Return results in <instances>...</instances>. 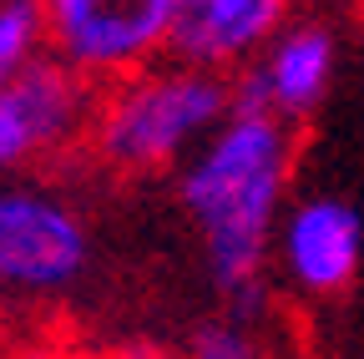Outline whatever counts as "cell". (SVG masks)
<instances>
[{"mask_svg": "<svg viewBox=\"0 0 364 359\" xmlns=\"http://www.w3.org/2000/svg\"><path fill=\"white\" fill-rule=\"evenodd\" d=\"M289 6L294 0H177L172 61L238 76L289 26Z\"/></svg>", "mask_w": 364, "mask_h": 359, "instance_id": "obj_7", "label": "cell"}, {"mask_svg": "<svg viewBox=\"0 0 364 359\" xmlns=\"http://www.w3.org/2000/svg\"><path fill=\"white\" fill-rule=\"evenodd\" d=\"M41 11L51 56L97 92L172 56L177 0H41Z\"/></svg>", "mask_w": 364, "mask_h": 359, "instance_id": "obj_3", "label": "cell"}, {"mask_svg": "<svg viewBox=\"0 0 364 359\" xmlns=\"http://www.w3.org/2000/svg\"><path fill=\"white\" fill-rule=\"evenodd\" d=\"M279 253H284L289 279L304 294H334L359 274L364 218L344 198H309L284 218Z\"/></svg>", "mask_w": 364, "mask_h": 359, "instance_id": "obj_8", "label": "cell"}, {"mask_svg": "<svg viewBox=\"0 0 364 359\" xmlns=\"http://www.w3.org/2000/svg\"><path fill=\"white\" fill-rule=\"evenodd\" d=\"M0 359H51V354H36V349H26V354H0Z\"/></svg>", "mask_w": 364, "mask_h": 359, "instance_id": "obj_11", "label": "cell"}, {"mask_svg": "<svg viewBox=\"0 0 364 359\" xmlns=\"http://www.w3.org/2000/svg\"><path fill=\"white\" fill-rule=\"evenodd\" d=\"M193 359H263V344L253 339V324L238 319H208L193 329Z\"/></svg>", "mask_w": 364, "mask_h": 359, "instance_id": "obj_10", "label": "cell"}, {"mask_svg": "<svg viewBox=\"0 0 364 359\" xmlns=\"http://www.w3.org/2000/svg\"><path fill=\"white\" fill-rule=\"evenodd\" d=\"M334 61H339L334 31L324 21H294L233 76V112H263L294 127L324 102Z\"/></svg>", "mask_w": 364, "mask_h": 359, "instance_id": "obj_6", "label": "cell"}, {"mask_svg": "<svg viewBox=\"0 0 364 359\" xmlns=\"http://www.w3.org/2000/svg\"><path fill=\"white\" fill-rule=\"evenodd\" d=\"M294 172V127L263 112H233L182 167V203L208 243L228 319L253 324L263 309V263L273 218Z\"/></svg>", "mask_w": 364, "mask_h": 359, "instance_id": "obj_1", "label": "cell"}, {"mask_svg": "<svg viewBox=\"0 0 364 359\" xmlns=\"http://www.w3.org/2000/svg\"><path fill=\"white\" fill-rule=\"evenodd\" d=\"M46 51V11L41 0H0V86L36 66Z\"/></svg>", "mask_w": 364, "mask_h": 359, "instance_id": "obj_9", "label": "cell"}, {"mask_svg": "<svg viewBox=\"0 0 364 359\" xmlns=\"http://www.w3.org/2000/svg\"><path fill=\"white\" fill-rule=\"evenodd\" d=\"M97 86L81 81L66 61L46 51L36 66L0 86V172L56 157L71 142L91 137Z\"/></svg>", "mask_w": 364, "mask_h": 359, "instance_id": "obj_4", "label": "cell"}, {"mask_svg": "<svg viewBox=\"0 0 364 359\" xmlns=\"http://www.w3.org/2000/svg\"><path fill=\"white\" fill-rule=\"evenodd\" d=\"M86 268L81 218L41 188L0 183V294H56Z\"/></svg>", "mask_w": 364, "mask_h": 359, "instance_id": "obj_5", "label": "cell"}, {"mask_svg": "<svg viewBox=\"0 0 364 359\" xmlns=\"http://www.w3.org/2000/svg\"><path fill=\"white\" fill-rule=\"evenodd\" d=\"M233 117V76L188 61H157L97 92L91 152L117 172H157L198 152Z\"/></svg>", "mask_w": 364, "mask_h": 359, "instance_id": "obj_2", "label": "cell"}]
</instances>
